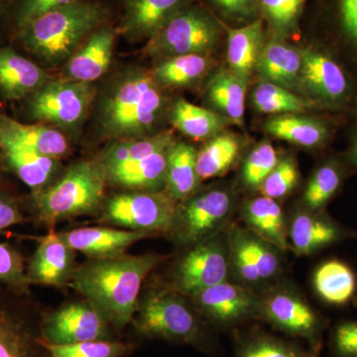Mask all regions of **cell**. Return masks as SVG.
<instances>
[{
	"instance_id": "ab89813d",
	"label": "cell",
	"mask_w": 357,
	"mask_h": 357,
	"mask_svg": "<svg viewBox=\"0 0 357 357\" xmlns=\"http://www.w3.org/2000/svg\"><path fill=\"white\" fill-rule=\"evenodd\" d=\"M241 236L253 262L257 268L262 282L270 281L278 276L281 271V259L278 248L268 243L255 232L241 229Z\"/></svg>"
},
{
	"instance_id": "cb8c5ba5",
	"label": "cell",
	"mask_w": 357,
	"mask_h": 357,
	"mask_svg": "<svg viewBox=\"0 0 357 357\" xmlns=\"http://www.w3.org/2000/svg\"><path fill=\"white\" fill-rule=\"evenodd\" d=\"M261 20L227 30V62L229 70L248 81L264 47Z\"/></svg>"
},
{
	"instance_id": "bcb514c9",
	"label": "cell",
	"mask_w": 357,
	"mask_h": 357,
	"mask_svg": "<svg viewBox=\"0 0 357 357\" xmlns=\"http://www.w3.org/2000/svg\"><path fill=\"white\" fill-rule=\"evenodd\" d=\"M0 282L20 291L27 290L31 284L22 255L7 243H0Z\"/></svg>"
},
{
	"instance_id": "3957f363",
	"label": "cell",
	"mask_w": 357,
	"mask_h": 357,
	"mask_svg": "<svg viewBox=\"0 0 357 357\" xmlns=\"http://www.w3.org/2000/svg\"><path fill=\"white\" fill-rule=\"evenodd\" d=\"M153 75L130 70L107 89L100 107L103 133L116 140L145 137L158 121L163 96Z\"/></svg>"
},
{
	"instance_id": "7dc6e473",
	"label": "cell",
	"mask_w": 357,
	"mask_h": 357,
	"mask_svg": "<svg viewBox=\"0 0 357 357\" xmlns=\"http://www.w3.org/2000/svg\"><path fill=\"white\" fill-rule=\"evenodd\" d=\"M333 347L340 357H357V321L337 326L333 335Z\"/></svg>"
},
{
	"instance_id": "7402d4cb",
	"label": "cell",
	"mask_w": 357,
	"mask_h": 357,
	"mask_svg": "<svg viewBox=\"0 0 357 357\" xmlns=\"http://www.w3.org/2000/svg\"><path fill=\"white\" fill-rule=\"evenodd\" d=\"M302 58L300 49L285 42L273 40L263 47L256 70L270 82L287 89L301 84Z\"/></svg>"
},
{
	"instance_id": "ffe728a7",
	"label": "cell",
	"mask_w": 357,
	"mask_h": 357,
	"mask_svg": "<svg viewBox=\"0 0 357 357\" xmlns=\"http://www.w3.org/2000/svg\"><path fill=\"white\" fill-rule=\"evenodd\" d=\"M0 155L6 165L32 192L52 184L61 169L60 160L45 156L13 141L0 138Z\"/></svg>"
},
{
	"instance_id": "44dd1931",
	"label": "cell",
	"mask_w": 357,
	"mask_h": 357,
	"mask_svg": "<svg viewBox=\"0 0 357 357\" xmlns=\"http://www.w3.org/2000/svg\"><path fill=\"white\" fill-rule=\"evenodd\" d=\"M0 138L13 141L33 151L60 159L69 151L67 138L43 123H22L0 114Z\"/></svg>"
},
{
	"instance_id": "e0dca14e",
	"label": "cell",
	"mask_w": 357,
	"mask_h": 357,
	"mask_svg": "<svg viewBox=\"0 0 357 357\" xmlns=\"http://www.w3.org/2000/svg\"><path fill=\"white\" fill-rule=\"evenodd\" d=\"M53 79L13 47H0V96L9 102L23 100Z\"/></svg>"
},
{
	"instance_id": "4316f807",
	"label": "cell",
	"mask_w": 357,
	"mask_h": 357,
	"mask_svg": "<svg viewBox=\"0 0 357 357\" xmlns=\"http://www.w3.org/2000/svg\"><path fill=\"white\" fill-rule=\"evenodd\" d=\"M289 243L298 255H311L340 238V229L330 220L299 213L293 218L288 231Z\"/></svg>"
},
{
	"instance_id": "f1b7e54d",
	"label": "cell",
	"mask_w": 357,
	"mask_h": 357,
	"mask_svg": "<svg viewBox=\"0 0 357 357\" xmlns=\"http://www.w3.org/2000/svg\"><path fill=\"white\" fill-rule=\"evenodd\" d=\"M248 81L230 70H218L211 77L208 96L211 103L234 123L243 122Z\"/></svg>"
},
{
	"instance_id": "c3c4849f",
	"label": "cell",
	"mask_w": 357,
	"mask_h": 357,
	"mask_svg": "<svg viewBox=\"0 0 357 357\" xmlns=\"http://www.w3.org/2000/svg\"><path fill=\"white\" fill-rule=\"evenodd\" d=\"M24 222L20 204L6 192H0V231Z\"/></svg>"
},
{
	"instance_id": "2e32d148",
	"label": "cell",
	"mask_w": 357,
	"mask_h": 357,
	"mask_svg": "<svg viewBox=\"0 0 357 357\" xmlns=\"http://www.w3.org/2000/svg\"><path fill=\"white\" fill-rule=\"evenodd\" d=\"M116 31L110 25H102L67 61L66 79L91 83L102 77L112 64Z\"/></svg>"
},
{
	"instance_id": "ee69618b",
	"label": "cell",
	"mask_w": 357,
	"mask_h": 357,
	"mask_svg": "<svg viewBox=\"0 0 357 357\" xmlns=\"http://www.w3.org/2000/svg\"><path fill=\"white\" fill-rule=\"evenodd\" d=\"M306 0H259L263 11L281 34L292 32Z\"/></svg>"
},
{
	"instance_id": "7a4b0ae2",
	"label": "cell",
	"mask_w": 357,
	"mask_h": 357,
	"mask_svg": "<svg viewBox=\"0 0 357 357\" xmlns=\"http://www.w3.org/2000/svg\"><path fill=\"white\" fill-rule=\"evenodd\" d=\"M105 17L102 6L81 0L40 16L14 37L37 60L58 65L69 60Z\"/></svg>"
},
{
	"instance_id": "52a82bcc",
	"label": "cell",
	"mask_w": 357,
	"mask_h": 357,
	"mask_svg": "<svg viewBox=\"0 0 357 357\" xmlns=\"http://www.w3.org/2000/svg\"><path fill=\"white\" fill-rule=\"evenodd\" d=\"M178 210L177 201L167 192H122L105 202L102 220L149 234L168 232L173 230Z\"/></svg>"
},
{
	"instance_id": "f546056e",
	"label": "cell",
	"mask_w": 357,
	"mask_h": 357,
	"mask_svg": "<svg viewBox=\"0 0 357 357\" xmlns=\"http://www.w3.org/2000/svg\"><path fill=\"white\" fill-rule=\"evenodd\" d=\"M268 133L279 139L304 147H316L328 137L325 124L296 114L277 115L265 123Z\"/></svg>"
},
{
	"instance_id": "b9f144b4",
	"label": "cell",
	"mask_w": 357,
	"mask_h": 357,
	"mask_svg": "<svg viewBox=\"0 0 357 357\" xmlns=\"http://www.w3.org/2000/svg\"><path fill=\"white\" fill-rule=\"evenodd\" d=\"M81 0H13L9 7V26L13 35L33 20L60 7Z\"/></svg>"
},
{
	"instance_id": "d6a6232c",
	"label": "cell",
	"mask_w": 357,
	"mask_h": 357,
	"mask_svg": "<svg viewBox=\"0 0 357 357\" xmlns=\"http://www.w3.org/2000/svg\"><path fill=\"white\" fill-rule=\"evenodd\" d=\"M314 286L319 297L326 302L344 305L356 292V275L345 263L330 260L317 269Z\"/></svg>"
},
{
	"instance_id": "e575fe53",
	"label": "cell",
	"mask_w": 357,
	"mask_h": 357,
	"mask_svg": "<svg viewBox=\"0 0 357 357\" xmlns=\"http://www.w3.org/2000/svg\"><path fill=\"white\" fill-rule=\"evenodd\" d=\"M236 357H316L314 352L266 333H250L237 340Z\"/></svg>"
},
{
	"instance_id": "f907efd6",
	"label": "cell",
	"mask_w": 357,
	"mask_h": 357,
	"mask_svg": "<svg viewBox=\"0 0 357 357\" xmlns=\"http://www.w3.org/2000/svg\"><path fill=\"white\" fill-rule=\"evenodd\" d=\"M217 6L230 14L249 15L255 10L256 0H213Z\"/></svg>"
},
{
	"instance_id": "277c9868",
	"label": "cell",
	"mask_w": 357,
	"mask_h": 357,
	"mask_svg": "<svg viewBox=\"0 0 357 357\" xmlns=\"http://www.w3.org/2000/svg\"><path fill=\"white\" fill-rule=\"evenodd\" d=\"M107 183L100 161L77 162L56 183L32 192L33 210L47 225L89 215L102 206Z\"/></svg>"
},
{
	"instance_id": "7bdbcfd3",
	"label": "cell",
	"mask_w": 357,
	"mask_h": 357,
	"mask_svg": "<svg viewBox=\"0 0 357 357\" xmlns=\"http://www.w3.org/2000/svg\"><path fill=\"white\" fill-rule=\"evenodd\" d=\"M230 268L234 270L239 281L248 286L262 283L252 257L249 253L241 227H234L229 238Z\"/></svg>"
},
{
	"instance_id": "74e56055",
	"label": "cell",
	"mask_w": 357,
	"mask_h": 357,
	"mask_svg": "<svg viewBox=\"0 0 357 357\" xmlns=\"http://www.w3.org/2000/svg\"><path fill=\"white\" fill-rule=\"evenodd\" d=\"M41 344L48 357H124L133 351L132 344L110 340H91L70 344Z\"/></svg>"
},
{
	"instance_id": "9a60e30c",
	"label": "cell",
	"mask_w": 357,
	"mask_h": 357,
	"mask_svg": "<svg viewBox=\"0 0 357 357\" xmlns=\"http://www.w3.org/2000/svg\"><path fill=\"white\" fill-rule=\"evenodd\" d=\"M301 84L311 95L328 103L342 102L349 84L342 68L330 56L316 49H300Z\"/></svg>"
},
{
	"instance_id": "f35d334b",
	"label": "cell",
	"mask_w": 357,
	"mask_h": 357,
	"mask_svg": "<svg viewBox=\"0 0 357 357\" xmlns=\"http://www.w3.org/2000/svg\"><path fill=\"white\" fill-rule=\"evenodd\" d=\"M342 176L335 165L326 164L314 172L304 194V202L309 210H321L337 191Z\"/></svg>"
},
{
	"instance_id": "83f0119b",
	"label": "cell",
	"mask_w": 357,
	"mask_h": 357,
	"mask_svg": "<svg viewBox=\"0 0 357 357\" xmlns=\"http://www.w3.org/2000/svg\"><path fill=\"white\" fill-rule=\"evenodd\" d=\"M197 150L184 142L173 143L169 150L166 192L175 201L191 197L201 182L197 172Z\"/></svg>"
},
{
	"instance_id": "816d5d0a",
	"label": "cell",
	"mask_w": 357,
	"mask_h": 357,
	"mask_svg": "<svg viewBox=\"0 0 357 357\" xmlns=\"http://www.w3.org/2000/svg\"><path fill=\"white\" fill-rule=\"evenodd\" d=\"M13 0H0V33L4 26L9 25V7Z\"/></svg>"
},
{
	"instance_id": "4dcf8cb0",
	"label": "cell",
	"mask_w": 357,
	"mask_h": 357,
	"mask_svg": "<svg viewBox=\"0 0 357 357\" xmlns=\"http://www.w3.org/2000/svg\"><path fill=\"white\" fill-rule=\"evenodd\" d=\"M174 128L194 139L213 137L225 126V121L217 112L192 105L185 98H178L171 110Z\"/></svg>"
},
{
	"instance_id": "1f68e13d",
	"label": "cell",
	"mask_w": 357,
	"mask_h": 357,
	"mask_svg": "<svg viewBox=\"0 0 357 357\" xmlns=\"http://www.w3.org/2000/svg\"><path fill=\"white\" fill-rule=\"evenodd\" d=\"M173 143V133L170 130L135 139L119 140L105 152L100 163L107 172L124 164L138 161L162 150L168 149Z\"/></svg>"
},
{
	"instance_id": "9c48e42d",
	"label": "cell",
	"mask_w": 357,
	"mask_h": 357,
	"mask_svg": "<svg viewBox=\"0 0 357 357\" xmlns=\"http://www.w3.org/2000/svg\"><path fill=\"white\" fill-rule=\"evenodd\" d=\"M229 270V248L215 234L192 245L178 260L174 270V287L192 296L227 281Z\"/></svg>"
},
{
	"instance_id": "5bb4252c",
	"label": "cell",
	"mask_w": 357,
	"mask_h": 357,
	"mask_svg": "<svg viewBox=\"0 0 357 357\" xmlns=\"http://www.w3.org/2000/svg\"><path fill=\"white\" fill-rule=\"evenodd\" d=\"M38 248L28 264V280L31 284L60 286L69 284L75 268V250L56 232L39 237Z\"/></svg>"
},
{
	"instance_id": "60d3db41",
	"label": "cell",
	"mask_w": 357,
	"mask_h": 357,
	"mask_svg": "<svg viewBox=\"0 0 357 357\" xmlns=\"http://www.w3.org/2000/svg\"><path fill=\"white\" fill-rule=\"evenodd\" d=\"M276 150L270 143H261L249 153L244 162V184L251 189H260L270 173L279 163Z\"/></svg>"
},
{
	"instance_id": "603a6c76",
	"label": "cell",
	"mask_w": 357,
	"mask_h": 357,
	"mask_svg": "<svg viewBox=\"0 0 357 357\" xmlns=\"http://www.w3.org/2000/svg\"><path fill=\"white\" fill-rule=\"evenodd\" d=\"M170 148L107 171V183L128 189L155 191L166 183Z\"/></svg>"
},
{
	"instance_id": "7c38bea8",
	"label": "cell",
	"mask_w": 357,
	"mask_h": 357,
	"mask_svg": "<svg viewBox=\"0 0 357 357\" xmlns=\"http://www.w3.org/2000/svg\"><path fill=\"white\" fill-rule=\"evenodd\" d=\"M109 323L91 303L64 305L45 317L41 337L52 344L109 340Z\"/></svg>"
},
{
	"instance_id": "f6af8a7d",
	"label": "cell",
	"mask_w": 357,
	"mask_h": 357,
	"mask_svg": "<svg viewBox=\"0 0 357 357\" xmlns=\"http://www.w3.org/2000/svg\"><path fill=\"white\" fill-rule=\"evenodd\" d=\"M298 176L297 166L292 159L281 160L260 187L262 196L273 199L287 196L297 185Z\"/></svg>"
},
{
	"instance_id": "4fadbf2b",
	"label": "cell",
	"mask_w": 357,
	"mask_h": 357,
	"mask_svg": "<svg viewBox=\"0 0 357 357\" xmlns=\"http://www.w3.org/2000/svg\"><path fill=\"white\" fill-rule=\"evenodd\" d=\"M191 297L199 311L218 326H231L259 318L260 298L238 284L222 282Z\"/></svg>"
},
{
	"instance_id": "836d02e7",
	"label": "cell",
	"mask_w": 357,
	"mask_h": 357,
	"mask_svg": "<svg viewBox=\"0 0 357 357\" xmlns=\"http://www.w3.org/2000/svg\"><path fill=\"white\" fill-rule=\"evenodd\" d=\"M239 142L231 134L213 138L197 155V172L199 181L218 177L229 171L239 154Z\"/></svg>"
},
{
	"instance_id": "d590c367",
	"label": "cell",
	"mask_w": 357,
	"mask_h": 357,
	"mask_svg": "<svg viewBox=\"0 0 357 357\" xmlns=\"http://www.w3.org/2000/svg\"><path fill=\"white\" fill-rule=\"evenodd\" d=\"M210 65V59L206 55L176 56L157 66L152 75L159 84L182 86L194 83L203 77Z\"/></svg>"
},
{
	"instance_id": "d6986e66",
	"label": "cell",
	"mask_w": 357,
	"mask_h": 357,
	"mask_svg": "<svg viewBox=\"0 0 357 357\" xmlns=\"http://www.w3.org/2000/svg\"><path fill=\"white\" fill-rule=\"evenodd\" d=\"M187 0H126L121 32L128 38L151 39Z\"/></svg>"
},
{
	"instance_id": "8d00e7d4",
	"label": "cell",
	"mask_w": 357,
	"mask_h": 357,
	"mask_svg": "<svg viewBox=\"0 0 357 357\" xmlns=\"http://www.w3.org/2000/svg\"><path fill=\"white\" fill-rule=\"evenodd\" d=\"M252 102L258 112L267 114H295L310 107L307 100L290 89L266 81L256 86Z\"/></svg>"
},
{
	"instance_id": "f5cc1de1",
	"label": "cell",
	"mask_w": 357,
	"mask_h": 357,
	"mask_svg": "<svg viewBox=\"0 0 357 357\" xmlns=\"http://www.w3.org/2000/svg\"><path fill=\"white\" fill-rule=\"evenodd\" d=\"M351 161L354 162L356 165H357V137L356 141H354V147H352L351 149Z\"/></svg>"
},
{
	"instance_id": "6da1fadb",
	"label": "cell",
	"mask_w": 357,
	"mask_h": 357,
	"mask_svg": "<svg viewBox=\"0 0 357 357\" xmlns=\"http://www.w3.org/2000/svg\"><path fill=\"white\" fill-rule=\"evenodd\" d=\"M165 259V256L153 253L89 258V261L75 268L69 284L109 325L123 328L132 323L143 282Z\"/></svg>"
},
{
	"instance_id": "5b68a950",
	"label": "cell",
	"mask_w": 357,
	"mask_h": 357,
	"mask_svg": "<svg viewBox=\"0 0 357 357\" xmlns=\"http://www.w3.org/2000/svg\"><path fill=\"white\" fill-rule=\"evenodd\" d=\"M180 294L174 290L148 293L138 305L133 326L144 337L203 347L206 344L203 323Z\"/></svg>"
},
{
	"instance_id": "8992f818",
	"label": "cell",
	"mask_w": 357,
	"mask_h": 357,
	"mask_svg": "<svg viewBox=\"0 0 357 357\" xmlns=\"http://www.w3.org/2000/svg\"><path fill=\"white\" fill-rule=\"evenodd\" d=\"M93 84L52 79L23 100L26 119L73 128L81 123L95 100Z\"/></svg>"
},
{
	"instance_id": "484cf974",
	"label": "cell",
	"mask_w": 357,
	"mask_h": 357,
	"mask_svg": "<svg viewBox=\"0 0 357 357\" xmlns=\"http://www.w3.org/2000/svg\"><path fill=\"white\" fill-rule=\"evenodd\" d=\"M41 340L23 317L0 307V357H43Z\"/></svg>"
},
{
	"instance_id": "ac0fdd59",
	"label": "cell",
	"mask_w": 357,
	"mask_h": 357,
	"mask_svg": "<svg viewBox=\"0 0 357 357\" xmlns=\"http://www.w3.org/2000/svg\"><path fill=\"white\" fill-rule=\"evenodd\" d=\"M58 234L70 248L84 253L89 258H107L124 255L126 249L132 244L149 236L146 232L110 227H83Z\"/></svg>"
},
{
	"instance_id": "681fc988",
	"label": "cell",
	"mask_w": 357,
	"mask_h": 357,
	"mask_svg": "<svg viewBox=\"0 0 357 357\" xmlns=\"http://www.w3.org/2000/svg\"><path fill=\"white\" fill-rule=\"evenodd\" d=\"M342 18L345 32L357 43V0H342Z\"/></svg>"
},
{
	"instance_id": "d4e9b609",
	"label": "cell",
	"mask_w": 357,
	"mask_h": 357,
	"mask_svg": "<svg viewBox=\"0 0 357 357\" xmlns=\"http://www.w3.org/2000/svg\"><path fill=\"white\" fill-rule=\"evenodd\" d=\"M243 217L251 231L281 250L291 248L281 206L273 199L261 196L244 206Z\"/></svg>"
},
{
	"instance_id": "8fae6325",
	"label": "cell",
	"mask_w": 357,
	"mask_h": 357,
	"mask_svg": "<svg viewBox=\"0 0 357 357\" xmlns=\"http://www.w3.org/2000/svg\"><path fill=\"white\" fill-rule=\"evenodd\" d=\"M259 318L280 332L306 340L316 354L321 344L318 314L298 294L277 290L260 299Z\"/></svg>"
},
{
	"instance_id": "30bf717a",
	"label": "cell",
	"mask_w": 357,
	"mask_h": 357,
	"mask_svg": "<svg viewBox=\"0 0 357 357\" xmlns=\"http://www.w3.org/2000/svg\"><path fill=\"white\" fill-rule=\"evenodd\" d=\"M234 208L231 195L225 190L201 192L178 206L173 227L178 243L196 245L217 234Z\"/></svg>"
},
{
	"instance_id": "ba28073f",
	"label": "cell",
	"mask_w": 357,
	"mask_h": 357,
	"mask_svg": "<svg viewBox=\"0 0 357 357\" xmlns=\"http://www.w3.org/2000/svg\"><path fill=\"white\" fill-rule=\"evenodd\" d=\"M220 28L215 21L196 7H185L173 16L146 46L151 55H206L217 46Z\"/></svg>"
}]
</instances>
